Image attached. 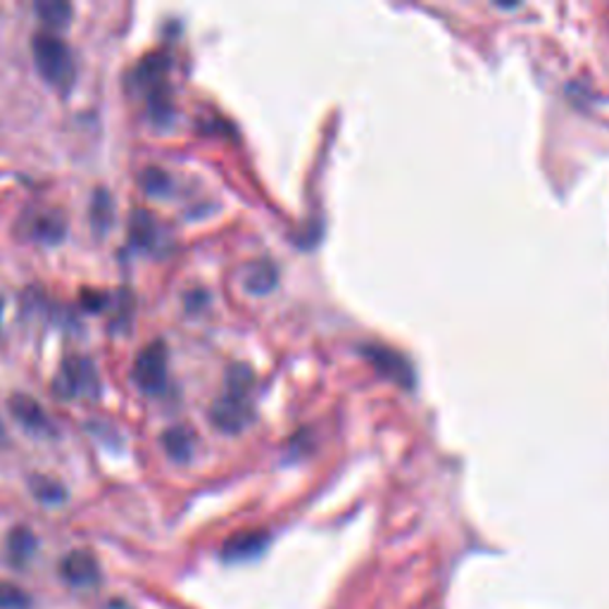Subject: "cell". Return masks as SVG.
Masks as SVG:
<instances>
[{
	"instance_id": "18",
	"label": "cell",
	"mask_w": 609,
	"mask_h": 609,
	"mask_svg": "<svg viewBox=\"0 0 609 609\" xmlns=\"http://www.w3.org/2000/svg\"><path fill=\"white\" fill-rule=\"evenodd\" d=\"M32 598L22 586L12 581H0V609H29Z\"/></svg>"
},
{
	"instance_id": "3",
	"label": "cell",
	"mask_w": 609,
	"mask_h": 609,
	"mask_svg": "<svg viewBox=\"0 0 609 609\" xmlns=\"http://www.w3.org/2000/svg\"><path fill=\"white\" fill-rule=\"evenodd\" d=\"M52 391H56V395L62 401H72L76 395H96L98 393L96 367L88 360H84V357H70V360L62 362L56 383H52Z\"/></svg>"
},
{
	"instance_id": "15",
	"label": "cell",
	"mask_w": 609,
	"mask_h": 609,
	"mask_svg": "<svg viewBox=\"0 0 609 609\" xmlns=\"http://www.w3.org/2000/svg\"><path fill=\"white\" fill-rule=\"evenodd\" d=\"M165 72H167V58L163 56V52H153V56H148L139 64L136 82L143 84V86H148L151 91H155V88L163 86Z\"/></svg>"
},
{
	"instance_id": "16",
	"label": "cell",
	"mask_w": 609,
	"mask_h": 609,
	"mask_svg": "<svg viewBox=\"0 0 609 609\" xmlns=\"http://www.w3.org/2000/svg\"><path fill=\"white\" fill-rule=\"evenodd\" d=\"M129 236L131 241L141 248H148L155 238V219L145 212L143 207H136L131 212V219H129Z\"/></svg>"
},
{
	"instance_id": "20",
	"label": "cell",
	"mask_w": 609,
	"mask_h": 609,
	"mask_svg": "<svg viewBox=\"0 0 609 609\" xmlns=\"http://www.w3.org/2000/svg\"><path fill=\"white\" fill-rule=\"evenodd\" d=\"M5 435H8V431H5V427H3V421H0V443L5 441Z\"/></svg>"
},
{
	"instance_id": "10",
	"label": "cell",
	"mask_w": 609,
	"mask_h": 609,
	"mask_svg": "<svg viewBox=\"0 0 609 609\" xmlns=\"http://www.w3.org/2000/svg\"><path fill=\"white\" fill-rule=\"evenodd\" d=\"M38 540L29 526H15L8 536V560L15 566H24L34 558Z\"/></svg>"
},
{
	"instance_id": "12",
	"label": "cell",
	"mask_w": 609,
	"mask_h": 609,
	"mask_svg": "<svg viewBox=\"0 0 609 609\" xmlns=\"http://www.w3.org/2000/svg\"><path fill=\"white\" fill-rule=\"evenodd\" d=\"M29 491L38 502H44V505H60V502L68 500V488H64L58 479H52V476H46V474L32 476Z\"/></svg>"
},
{
	"instance_id": "2",
	"label": "cell",
	"mask_w": 609,
	"mask_h": 609,
	"mask_svg": "<svg viewBox=\"0 0 609 609\" xmlns=\"http://www.w3.org/2000/svg\"><path fill=\"white\" fill-rule=\"evenodd\" d=\"M32 52L36 70L56 88H70L76 74V64L70 46L58 34L41 32L34 36Z\"/></svg>"
},
{
	"instance_id": "21",
	"label": "cell",
	"mask_w": 609,
	"mask_h": 609,
	"mask_svg": "<svg viewBox=\"0 0 609 609\" xmlns=\"http://www.w3.org/2000/svg\"><path fill=\"white\" fill-rule=\"evenodd\" d=\"M0 312H3V302H0Z\"/></svg>"
},
{
	"instance_id": "14",
	"label": "cell",
	"mask_w": 609,
	"mask_h": 609,
	"mask_svg": "<svg viewBox=\"0 0 609 609\" xmlns=\"http://www.w3.org/2000/svg\"><path fill=\"white\" fill-rule=\"evenodd\" d=\"M72 5L64 3V0H38L36 3V15L41 17V22L50 29H62L72 20Z\"/></svg>"
},
{
	"instance_id": "7",
	"label": "cell",
	"mask_w": 609,
	"mask_h": 609,
	"mask_svg": "<svg viewBox=\"0 0 609 609\" xmlns=\"http://www.w3.org/2000/svg\"><path fill=\"white\" fill-rule=\"evenodd\" d=\"M365 355L369 357V362H372L381 374H386L391 381L401 383V386H405V389H409L415 383L413 367H409L405 357L398 355L395 350L377 346V343H374V346L365 348Z\"/></svg>"
},
{
	"instance_id": "8",
	"label": "cell",
	"mask_w": 609,
	"mask_h": 609,
	"mask_svg": "<svg viewBox=\"0 0 609 609\" xmlns=\"http://www.w3.org/2000/svg\"><path fill=\"white\" fill-rule=\"evenodd\" d=\"M267 542H270V536L264 532H241L224 542L222 558L227 562L253 560L264 548H267Z\"/></svg>"
},
{
	"instance_id": "13",
	"label": "cell",
	"mask_w": 609,
	"mask_h": 609,
	"mask_svg": "<svg viewBox=\"0 0 609 609\" xmlns=\"http://www.w3.org/2000/svg\"><path fill=\"white\" fill-rule=\"evenodd\" d=\"M112 222H115L112 195L105 189H98L94 193V201H91V224H94V229L103 236V234L110 231Z\"/></svg>"
},
{
	"instance_id": "4",
	"label": "cell",
	"mask_w": 609,
	"mask_h": 609,
	"mask_svg": "<svg viewBox=\"0 0 609 609\" xmlns=\"http://www.w3.org/2000/svg\"><path fill=\"white\" fill-rule=\"evenodd\" d=\"M134 381L136 386L155 393L167 381V346L163 341H153L145 346L134 362Z\"/></svg>"
},
{
	"instance_id": "1",
	"label": "cell",
	"mask_w": 609,
	"mask_h": 609,
	"mask_svg": "<svg viewBox=\"0 0 609 609\" xmlns=\"http://www.w3.org/2000/svg\"><path fill=\"white\" fill-rule=\"evenodd\" d=\"M253 372L246 365H234L227 372V391L210 409V419L224 433L243 431L253 419L250 391H253Z\"/></svg>"
},
{
	"instance_id": "17",
	"label": "cell",
	"mask_w": 609,
	"mask_h": 609,
	"mask_svg": "<svg viewBox=\"0 0 609 609\" xmlns=\"http://www.w3.org/2000/svg\"><path fill=\"white\" fill-rule=\"evenodd\" d=\"M64 231H68V224H64L62 215H56V212H50V215L38 217L34 234L36 238H41L44 243H60L64 238Z\"/></svg>"
},
{
	"instance_id": "6",
	"label": "cell",
	"mask_w": 609,
	"mask_h": 609,
	"mask_svg": "<svg viewBox=\"0 0 609 609\" xmlns=\"http://www.w3.org/2000/svg\"><path fill=\"white\" fill-rule=\"evenodd\" d=\"M8 407H10L12 417H15L29 433H36V435L52 433L50 417L46 415L44 405L38 403L36 398H32V395L12 393L10 401H8Z\"/></svg>"
},
{
	"instance_id": "19",
	"label": "cell",
	"mask_w": 609,
	"mask_h": 609,
	"mask_svg": "<svg viewBox=\"0 0 609 609\" xmlns=\"http://www.w3.org/2000/svg\"><path fill=\"white\" fill-rule=\"evenodd\" d=\"M139 183L145 193L151 195H165L171 187V179L165 169L160 167H145L139 177Z\"/></svg>"
},
{
	"instance_id": "5",
	"label": "cell",
	"mask_w": 609,
	"mask_h": 609,
	"mask_svg": "<svg viewBox=\"0 0 609 609\" xmlns=\"http://www.w3.org/2000/svg\"><path fill=\"white\" fill-rule=\"evenodd\" d=\"M60 576L74 588H91L100 581V564L88 550H72L60 562Z\"/></svg>"
},
{
	"instance_id": "11",
	"label": "cell",
	"mask_w": 609,
	"mask_h": 609,
	"mask_svg": "<svg viewBox=\"0 0 609 609\" xmlns=\"http://www.w3.org/2000/svg\"><path fill=\"white\" fill-rule=\"evenodd\" d=\"M163 447L167 450V455L177 462H187L193 455L195 447V435L189 427L183 423H177V427H169L163 433Z\"/></svg>"
},
{
	"instance_id": "9",
	"label": "cell",
	"mask_w": 609,
	"mask_h": 609,
	"mask_svg": "<svg viewBox=\"0 0 609 609\" xmlns=\"http://www.w3.org/2000/svg\"><path fill=\"white\" fill-rule=\"evenodd\" d=\"M276 282H279V270L274 267V262L258 260L253 264H248L246 276H243L248 294H253V296L270 294V290H274Z\"/></svg>"
}]
</instances>
